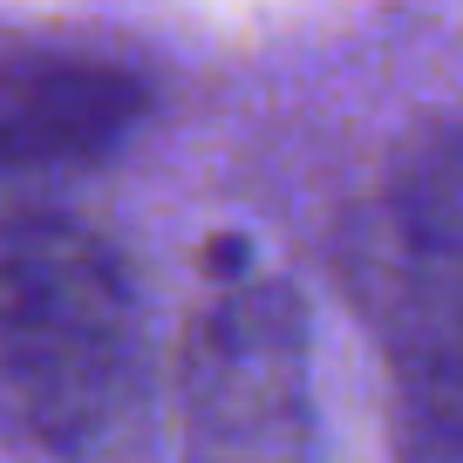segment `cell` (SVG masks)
<instances>
[{"label": "cell", "mask_w": 463, "mask_h": 463, "mask_svg": "<svg viewBox=\"0 0 463 463\" xmlns=\"http://www.w3.org/2000/svg\"><path fill=\"white\" fill-rule=\"evenodd\" d=\"M150 82L116 55L69 42H14L7 48V157L14 164H89L116 150L144 123Z\"/></svg>", "instance_id": "277c9868"}, {"label": "cell", "mask_w": 463, "mask_h": 463, "mask_svg": "<svg viewBox=\"0 0 463 463\" xmlns=\"http://www.w3.org/2000/svg\"><path fill=\"white\" fill-rule=\"evenodd\" d=\"M341 279L395 368H463V123L422 137L347 218Z\"/></svg>", "instance_id": "3957f363"}, {"label": "cell", "mask_w": 463, "mask_h": 463, "mask_svg": "<svg viewBox=\"0 0 463 463\" xmlns=\"http://www.w3.org/2000/svg\"><path fill=\"white\" fill-rule=\"evenodd\" d=\"M184 463H314L307 300L273 273L212 287L177 341Z\"/></svg>", "instance_id": "7a4b0ae2"}, {"label": "cell", "mask_w": 463, "mask_h": 463, "mask_svg": "<svg viewBox=\"0 0 463 463\" xmlns=\"http://www.w3.org/2000/svg\"><path fill=\"white\" fill-rule=\"evenodd\" d=\"M395 463H463V368H395Z\"/></svg>", "instance_id": "5b68a950"}, {"label": "cell", "mask_w": 463, "mask_h": 463, "mask_svg": "<svg viewBox=\"0 0 463 463\" xmlns=\"http://www.w3.org/2000/svg\"><path fill=\"white\" fill-rule=\"evenodd\" d=\"M7 416L55 463H157V341L96 232L14 212L0 252Z\"/></svg>", "instance_id": "6da1fadb"}]
</instances>
